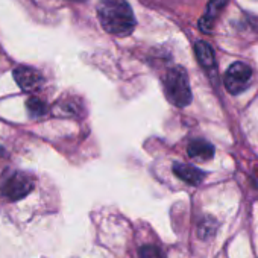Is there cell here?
<instances>
[{
	"mask_svg": "<svg viewBox=\"0 0 258 258\" xmlns=\"http://www.w3.org/2000/svg\"><path fill=\"white\" fill-rule=\"evenodd\" d=\"M97 16L108 34L127 37L136 29V17L126 0H99Z\"/></svg>",
	"mask_w": 258,
	"mask_h": 258,
	"instance_id": "6da1fadb",
	"label": "cell"
},
{
	"mask_svg": "<svg viewBox=\"0 0 258 258\" xmlns=\"http://www.w3.org/2000/svg\"><path fill=\"white\" fill-rule=\"evenodd\" d=\"M164 91L167 99L179 108L187 106L191 102V88L187 72L182 67H172L164 76Z\"/></svg>",
	"mask_w": 258,
	"mask_h": 258,
	"instance_id": "7a4b0ae2",
	"label": "cell"
},
{
	"mask_svg": "<svg viewBox=\"0 0 258 258\" xmlns=\"http://www.w3.org/2000/svg\"><path fill=\"white\" fill-rule=\"evenodd\" d=\"M32 188H34V179L26 172L8 173L2 181V185H0L2 195L13 202L26 198L32 191Z\"/></svg>",
	"mask_w": 258,
	"mask_h": 258,
	"instance_id": "3957f363",
	"label": "cell"
},
{
	"mask_svg": "<svg viewBox=\"0 0 258 258\" xmlns=\"http://www.w3.org/2000/svg\"><path fill=\"white\" fill-rule=\"evenodd\" d=\"M250 78L252 70L249 66H246L244 62H234L225 73V88L231 94H240L247 88Z\"/></svg>",
	"mask_w": 258,
	"mask_h": 258,
	"instance_id": "277c9868",
	"label": "cell"
},
{
	"mask_svg": "<svg viewBox=\"0 0 258 258\" xmlns=\"http://www.w3.org/2000/svg\"><path fill=\"white\" fill-rule=\"evenodd\" d=\"M14 79L23 91H34L43 84V76L32 67L20 66L14 70Z\"/></svg>",
	"mask_w": 258,
	"mask_h": 258,
	"instance_id": "5b68a950",
	"label": "cell"
},
{
	"mask_svg": "<svg viewBox=\"0 0 258 258\" xmlns=\"http://www.w3.org/2000/svg\"><path fill=\"white\" fill-rule=\"evenodd\" d=\"M173 173L179 179H182L184 182H187L190 185H199L205 179V172H202L201 169H198L195 166L184 164V163H175Z\"/></svg>",
	"mask_w": 258,
	"mask_h": 258,
	"instance_id": "8992f818",
	"label": "cell"
},
{
	"mask_svg": "<svg viewBox=\"0 0 258 258\" xmlns=\"http://www.w3.org/2000/svg\"><path fill=\"white\" fill-rule=\"evenodd\" d=\"M188 155L198 161H208L214 157V146L205 140H195L187 148Z\"/></svg>",
	"mask_w": 258,
	"mask_h": 258,
	"instance_id": "52a82bcc",
	"label": "cell"
},
{
	"mask_svg": "<svg viewBox=\"0 0 258 258\" xmlns=\"http://www.w3.org/2000/svg\"><path fill=\"white\" fill-rule=\"evenodd\" d=\"M195 52H196V56H198V59H199L202 67H205V69L214 67V62H216L214 52H213V49H211V46L208 43L198 41L196 46H195Z\"/></svg>",
	"mask_w": 258,
	"mask_h": 258,
	"instance_id": "ba28073f",
	"label": "cell"
},
{
	"mask_svg": "<svg viewBox=\"0 0 258 258\" xmlns=\"http://www.w3.org/2000/svg\"><path fill=\"white\" fill-rule=\"evenodd\" d=\"M26 108H28L31 117H35V118H37V117H43V115L47 112V105H46L41 99H38V97H35V96H32V97L28 99Z\"/></svg>",
	"mask_w": 258,
	"mask_h": 258,
	"instance_id": "9c48e42d",
	"label": "cell"
},
{
	"mask_svg": "<svg viewBox=\"0 0 258 258\" xmlns=\"http://www.w3.org/2000/svg\"><path fill=\"white\" fill-rule=\"evenodd\" d=\"M226 2H228V0H211V2L208 4L207 16H205L204 19L213 23V19L217 16V13L222 10V7H225V4H226Z\"/></svg>",
	"mask_w": 258,
	"mask_h": 258,
	"instance_id": "30bf717a",
	"label": "cell"
},
{
	"mask_svg": "<svg viewBox=\"0 0 258 258\" xmlns=\"http://www.w3.org/2000/svg\"><path fill=\"white\" fill-rule=\"evenodd\" d=\"M140 258H166L160 247L154 244H145L140 249Z\"/></svg>",
	"mask_w": 258,
	"mask_h": 258,
	"instance_id": "8fae6325",
	"label": "cell"
},
{
	"mask_svg": "<svg viewBox=\"0 0 258 258\" xmlns=\"http://www.w3.org/2000/svg\"><path fill=\"white\" fill-rule=\"evenodd\" d=\"M58 111H61L59 114H62V115H73V114H76L78 108L70 102H64V103L58 105Z\"/></svg>",
	"mask_w": 258,
	"mask_h": 258,
	"instance_id": "7c38bea8",
	"label": "cell"
}]
</instances>
